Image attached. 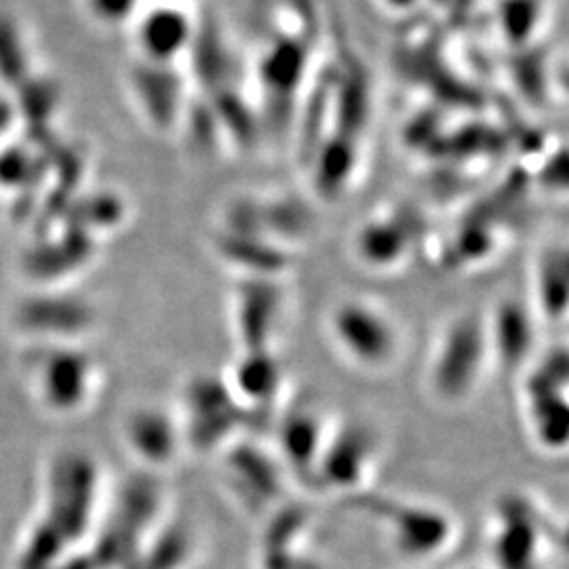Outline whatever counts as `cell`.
Segmentation results:
<instances>
[{"instance_id": "cell-6", "label": "cell", "mask_w": 569, "mask_h": 569, "mask_svg": "<svg viewBox=\"0 0 569 569\" xmlns=\"http://www.w3.org/2000/svg\"><path fill=\"white\" fill-rule=\"evenodd\" d=\"M226 486L251 510L264 509L283 493L287 468L277 449L239 437L220 451Z\"/></svg>"}, {"instance_id": "cell-7", "label": "cell", "mask_w": 569, "mask_h": 569, "mask_svg": "<svg viewBox=\"0 0 569 569\" xmlns=\"http://www.w3.org/2000/svg\"><path fill=\"white\" fill-rule=\"evenodd\" d=\"M540 515L526 496H507L498 502L491 542L498 569H538L540 547L549 538Z\"/></svg>"}, {"instance_id": "cell-16", "label": "cell", "mask_w": 569, "mask_h": 569, "mask_svg": "<svg viewBox=\"0 0 569 569\" xmlns=\"http://www.w3.org/2000/svg\"><path fill=\"white\" fill-rule=\"evenodd\" d=\"M533 312L547 321H563L568 310V247L550 243L533 260Z\"/></svg>"}, {"instance_id": "cell-4", "label": "cell", "mask_w": 569, "mask_h": 569, "mask_svg": "<svg viewBox=\"0 0 569 569\" xmlns=\"http://www.w3.org/2000/svg\"><path fill=\"white\" fill-rule=\"evenodd\" d=\"M178 413L188 451L220 453L237 441L253 418L232 395L224 378H194L183 390Z\"/></svg>"}, {"instance_id": "cell-11", "label": "cell", "mask_w": 569, "mask_h": 569, "mask_svg": "<svg viewBox=\"0 0 569 569\" xmlns=\"http://www.w3.org/2000/svg\"><path fill=\"white\" fill-rule=\"evenodd\" d=\"M493 366L521 373L536 357V312L517 300H500L486 315Z\"/></svg>"}, {"instance_id": "cell-12", "label": "cell", "mask_w": 569, "mask_h": 569, "mask_svg": "<svg viewBox=\"0 0 569 569\" xmlns=\"http://www.w3.org/2000/svg\"><path fill=\"white\" fill-rule=\"evenodd\" d=\"M327 432L329 427L321 411L310 406L289 407L281 411L279 441L274 449L283 460L287 472H296L310 481Z\"/></svg>"}, {"instance_id": "cell-5", "label": "cell", "mask_w": 569, "mask_h": 569, "mask_svg": "<svg viewBox=\"0 0 569 569\" xmlns=\"http://www.w3.org/2000/svg\"><path fill=\"white\" fill-rule=\"evenodd\" d=\"M378 458L380 437L369 425L352 420L331 427L310 481L336 493L363 491Z\"/></svg>"}, {"instance_id": "cell-14", "label": "cell", "mask_w": 569, "mask_h": 569, "mask_svg": "<svg viewBox=\"0 0 569 569\" xmlns=\"http://www.w3.org/2000/svg\"><path fill=\"white\" fill-rule=\"evenodd\" d=\"M127 439L143 462L152 467H171L188 451L178 413L159 407L136 411L127 425Z\"/></svg>"}, {"instance_id": "cell-9", "label": "cell", "mask_w": 569, "mask_h": 569, "mask_svg": "<svg viewBox=\"0 0 569 569\" xmlns=\"http://www.w3.org/2000/svg\"><path fill=\"white\" fill-rule=\"evenodd\" d=\"M284 293L279 279H244L232 300V329L243 350H272L283 326Z\"/></svg>"}, {"instance_id": "cell-18", "label": "cell", "mask_w": 569, "mask_h": 569, "mask_svg": "<svg viewBox=\"0 0 569 569\" xmlns=\"http://www.w3.org/2000/svg\"><path fill=\"white\" fill-rule=\"evenodd\" d=\"M169 2H178V0H169Z\"/></svg>"}, {"instance_id": "cell-1", "label": "cell", "mask_w": 569, "mask_h": 569, "mask_svg": "<svg viewBox=\"0 0 569 569\" xmlns=\"http://www.w3.org/2000/svg\"><path fill=\"white\" fill-rule=\"evenodd\" d=\"M493 366L486 312H462L449 319L428 355L427 387L441 406L468 403Z\"/></svg>"}, {"instance_id": "cell-17", "label": "cell", "mask_w": 569, "mask_h": 569, "mask_svg": "<svg viewBox=\"0 0 569 569\" xmlns=\"http://www.w3.org/2000/svg\"><path fill=\"white\" fill-rule=\"evenodd\" d=\"M87 16L100 26L119 28L138 16L142 0H82Z\"/></svg>"}, {"instance_id": "cell-10", "label": "cell", "mask_w": 569, "mask_h": 569, "mask_svg": "<svg viewBox=\"0 0 569 569\" xmlns=\"http://www.w3.org/2000/svg\"><path fill=\"white\" fill-rule=\"evenodd\" d=\"M129 28L136 51L146 63L173 66L194 39V20L183 4L169 0L140 9Z\"/></svg>"}, {"instance_id": "cell-8", "label": "cell", "mask_w": 569, "mask_h": 569, "mask_svg": "<svg viewBox=\"0 0 569 569\" xmlns=\"http://www.w3.org/2000/svg\"><path fill=\"white\" fill-rule=\"evenodd\" d=\"M373 515L387 523L397 549L409 557L427 559L446 550L453 540V519L446 510L418 502H388L373 505Z\"/></svg>"}, {"instance_id": "cell-2", "label": "cell", "mask_w": 569, "mask_h": 569, "mask_svg": "<svg viewBox=\"0 0 569 569\" xmlns=\"http://www.w3.org/2000/svg\"><path fill=\"white\" fill-rule=\"evenodd\" d=\"M327 336L348 366L387 373L399 363L406 336L390 310L366 298H348L327 315Z\"/></svg>"}, {"instance_id": "cell-15", "label": "cell", "mask_w": 569, "mask_h": 569, "mask_svg": "<svg viewBox=\"0 0 569 569\" xmlns=\"http://www.w3.org/2000/svg\"><path fill=\"white\" fill-rule=\"evenodd\" d=\"M418 239L409 213L380 216L367 222L357 237V256L363 264L378 270H390L403 264Z\"/></svg>"}, {"instance_id": "cell-3", "label": "cell", "mask_w": 569, "mask_h": 569, "mask_svg": "<svg viewBox=\"0 0 569 569\" xmlns=\"http://www.w3.org/2000/svg\"><path fill=\"white\" fill-rule=\"evenodd\" d=\"M521 376V401L533 446L561 453L568 446V350L559 345L536 355Z\"/></svg>"}, {"instance_id": "cell-13", "label": "cell", "mask_w": 569, "mask_h": 569, "mask_svg": "<svg viewBox=\"0 0 569 569\" xmlns=\"http://www.w3.org/2000/svg\"><path fill=\"white\" fill-rule=\"evenodd\" d=\"M224 380L251 416L274 407L283 395V366L272 350H243Z\"/></svg>"}]
</instances>
